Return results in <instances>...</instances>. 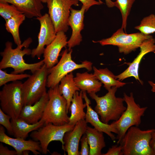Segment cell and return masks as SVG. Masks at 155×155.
<instances>
[{"instance_id":"cell-1","label":"cell","mask_w":155,"mask_h":155,"mask_svg":"<svg viewBox=\"0 0 155 155\" xmlns=\"http://www.w3.org/2000/svg\"><path fill=\"white\" fill-rule=\"evenodd\" d=\"M32 42V38H28L21 45L13 49L12 43L6 42L4 49L0 53L2 59L0 62V69L11 68L13 69L11 73L18 74L27 70L33 73L40 68L44 64L43 59L36 63H28L23 58L25 55H31L32 50L28 47Z\"/></svg>"},{"instance_id":"cell-2","label":"cell","mask_w":155,"mask_h":155,"mask_svg":"<svg viewBox=\"0 0 155 155\" xmlns=\"http://www.w3.org/2000/svg\"><path fill=\"white\" fill-rule=\"evenodd\" d=\"M117 89L116 87H112L105 95L101 97L96 93L89 94L96 102L95 111L100 116L101 121L105 123L118 120L126 108L123 104V98L115 96Z\"/></svg>"},{"instance_id":"cell-3","label":"cell","mask_w":155,"mask_h":155,"mask_svg":"<svg viewBox=\"0 0 155 155\" xmlns=\"http://www.w3.org/2000/svg\"><path fill=\"white\" fill-rule=\"evenodd\" d=\"M154 129L146 130L133 126L127 131L119 144L124 155H155L150 145Z\"/></svg>"},{"instance_id":"cell-4","label":"cell","mask_w":155,"mask_h":155,"mask_svg":"<svg viewBox=\"0 0 155 155\" xmlns=\"http://www.w3.org/2000/svg\"><path fill=\"white\" fill-rule=\"evenodd\" d=\"M123 98L127 104L126 108L118 120L111 123L118 131L116 137L118 144L130 127H138L141 124V117L147 108V107H141L136 103L132 92L129 96L124 93Z\"/></svg>"},{"instance_id":"cell-5","label":"cell","mask_w":155,"mask_h":155,"mask_svg":"<svg viewBox=\"0 0 155 155\" xmlns=\"http://www.w3.org/2000/svg\"><path fill=\"white\" fill-rule=\"evenodd\" d=\"M47 92L49 100L41 120L44 124L50 123L60 125L68 123L69 117L67 112V102L60 94L58 85L49 88Z\"/></svg>"},{"instance_id":"cell-6","label":"cell","mask_w":155,"mask_h":155,"mask_svg":"<svg viewBox=\"0 0 155 155\" xmlns=\"http://www.w3.org/2000/svg\"><path fill=\"white\" fill-rule=\"evenodd\" d=\"M22 84L18 80L6 84L0 91V108L11 119L19 117L24 105Z\"/></svg>"},{"instance_id":"cell-7","label":"cell","mask_w":155,"mask_h":155,"mask_svg":"<svg viewBox=\"0 0 155 155\" xmlns=\"http://www.w3.org/2000/svg\"><path fill=\"white\" fill-rule=\"evenodd\" d=\"M72 49H66L63 52L60 61L53 67L48 69L46 87L53 88L59 84L61 80L67 75L74 70L85 68L88 71L92 70V63L86 60L80 64L75 63L72 59Z\"/></svg>"},{"instance_id":"cell-8","label":"cell","mask_w":155,"mask_h":155,"mask_svg":"<svg viewBox=\"0 0 155 155\" xmlns=\"http://www.w3.org/2000/svg\"><path fill=\"white\" fill-rule=\"evenodd\" d=\"M152 37L150 35H145L140 32L128 34L121 28L110 37L93 41L98 42L102 46H117L119 53L127 55L140 48L144 41Z\"/></svg>"},{"instance_id":"cell-9","label":"cell","mask_w":155,"mask_h":155,"mask_svg":"<svg viewBox=\"0 0 155 155\" xmlns=\"http://www.w3.org/2000/svg\"><path fill=\"white\" fill-rule=\"evenodd\" d=\"M48 69L44 64L22 84L24 105H32L47 92Z\"/></svg>"},{"instance_id":"cell-10","label":"cell","mask_w":155,"mask_h":155,"mask_svg":"<svg viewBox=\"0 0 155 155\" xmlns=\"http://www.w3.org/2000/svg\"><path fill=\"white\" fill-rule=\"evenodd\" d=\"M74 126L68 123L57 125L49 123L32 132L30 136L33 140L39 142L42 153L46 154L49 151V144L53 141H60L63 149L64 144L63 138L65 133L73 129Z\"/></svg>"},{"instance_id":"cell-11","label":"cell","mask_w":155,"mask_h":155,"mask_svg":"<svg viewBox=\"0 0 155 155\" xmlns=\"http://www.w3.org/2000/svg\"><path fill=\"white\" fill-rule=\"evenodd\" d=\"M46 3L48 14L56 33L66 32L68 29V21L72 5H79L77 0H48Z\"/></svg>"},{"instance_id":"cell-12","label":"cell","mask_w":155,"mask_h":155,"mask_svg":"<svg viewBox=\"0 0 155 155\" xmlns=\"http://www.w3.org/2000/svg\"><path fill=\"white\" fill-rule=\"evenodd\" d=\"M36 19L40 24V31L38 35V44L32 50L31 54L32 57H37L40 59L43 54L45 46L51 43L55 38L56 32L53 23L48 13H46Z\"/></svg>"},{"instance_id":"cell-13","label":"cell","mask_w":155,"mask_h":155,"mask_svg":"<svg viewBox=\"0 0 155 155\" xmlns=\"http://www.w3.org/2000/svg\"><path fill=\"white\" fill-rule=\"evenodd\" d=\"M0 142L13 147L16 151L17 155H28L30 151L35 155L39 154L40 152H42L39 142L10 137L5 133L4 127L2 125L0 126Z\"/></svg>"},{"instance_id":"cell-14","label":"cell","mask_w":155,"mask_h":155,"mask_svg":"<svg viewBox=\"0 0 155 155\" xmlns=\"http://www.w3.org/2000/svg\"><path fill=\"white\" fill-rule=\"evenodd\" d=\"M140 52L132 62L129 64L128 67L119 75H115L116 78L120 81L131 77H134L140 84L143 82L139 78L138 74L139 66L141 60L146 54L155 52V39L153 37L144 41L140 47Z\"/></svg>"},{"instance_id":"cell-15","label":"cell","mask_w":155,"mask_h":155,"mask_svg":"<svg viewBox=\"0 0 155 155\" xmlns=\"http://www.w3.org/2000/svg\"><path fill=\"white\" fill-rule=\"evenodd\" d=\"M86 10L85 7L83 5L80 10L74 9L72 7L70 9L68 25L71 27L72 32L70 38L67 41V46L69 50L79 45L82 41L81 32L84 27V21Z\"/></svg>"},{"instance_id":"cell-16","label":"cell","mask_w":155,"mask_h":155,"mask_svg":"<svg viewBox=\"0 0 155 155\" xmlns=\"http://www.w3.org/2000/svg\"><path fill=\"white\" fill-rule=\"evenodd\" d=\"M85 119L79 121L73 129L66 132L63 137V150L68 155H79V145L82 136L85 134L87 127Z\"/></svg>"},{"instance_id":"cell-17","label":"cell","mask_w":155,"mask_h":155,"mask_svg":"<svg viewBox=\"0 0 155 155\" xmlns=\"http://www.w3.org/2000/svg\"><path fill=\"white\" fill-rule=\"evenodd\" d=\"M67 37L63 32L57 33L53 40L45 48L43 54L44 64L47 68H51L58 61V58L62 49L67 44Z\"/></svg>"},{"instance_id":"cell-18","label":"cell","mask_w":155,"mask_h":155,"mask_svg":"<svg viewBox=\"0 0 155 155\" xmlns=\"http://www.w3.org/2000/svg\"><path fill=\"white\" fill-rule=\"evenodd\" d=\"M83 98L85 99L86 105V112L85 120L87 123H90L98 131L106 134L113 141L116 139V137L113 133L117 134L118 131L113 125L105 123L99 119L98 115L90 105V100L88 98L86 92H83Z\"/></svg>"},{"instance_id":"cell-19","label":"cell","mask_w":155,"mask_h":155,"mask_svg":"<svg viewBox=\"0 0 155 155\" xmlns=\"http://www.w3.org/2000/svg\"><path fill=\"white\" fill-rule=\"evenodd\" d=\"M49 100V95L47 92L34 104L24 105L19 118L30 124L38 122L42 117Z\"/></svg>"},{"instance_id":"cell-20","label":"cell","mask_w":155,"mask_h":155,"mask_svg":"<svg viewBox=\"0 0 155 155\" xmlns=\"http://www.w3.org/2000/svg\"><path fill=\"white\" fill-rule=\"evenodd\" d=\"M15 6L18 9L29 18L41 16L44 8L41 0H0Z\"/></svg>"},{"instance_id":"cell-21","label":"cell","mask_w":155,"mask_h":155,"mask_svg":"<svg viewBox=\"0 0 155 155\" xmlns=\"http://www.w3.org/2000/svg\"><path fill=\"white\" fill-rule=\"evenodd\" d=\"M75 83L80 90L90 94L96 93L101 89L102 83L92 73L87 72L77 73L74 77Z\"/></svg>"},{"instance_id":"cell-22","label":"cell","mask_w":155,"mask_h":155,"mask_svg":"<svg viewBox=\"0 0 155 155\" xmlns=\"http://www.w3.org/2000/svg\"><path fill=\"white\" fill-rule=\"evenodd\" d=\"M13 135L15 137L25 139L31 132L37 130L44 125L43 121L40 120L34 124H30L24 120L18 118L11 119Z\"/></svg>"},{"instance_id":"cell-23","label":"cell","mask_w":155,"mask_h":155,"mask_svg":"<svg viewBox=\"0 0 155 155\" xmlns=\"http://www.w3.org/2000/svg\"><path fill=\"white\" fill-rule=\"evenodd\" d=\"M83 91L81 90L76 91L74 94L70 107L71 116L69 124L75 125L79 121L85 119L86 113L84 109L86 105V103H83Z\"/></svg>"},{"instance_id":"cell-24","label":"cell","mask_w":155,"mask_h":155,"mask_svg":"<svg viewBox=\"0 0 155 155\" xmlns=\"http://www.w3.org/2000/svg\"><path fill=\"white\" fill-rule=\"evenodd\" d=\"M86 134L89 145V155H102L101 151L106 146L103 133L87 126Z\"/></svg>"},{"instance_id":"cell-25","label":"cell","mask_w":155,"mask_h":155,"mask_svg":"<svg viewBox=\"0 0 155 155\" xmlns=\"http://www.w3.org/2000/svg\"><path fill=\"white\" fill-rule=\"evenodd\" d=\"M72 72H71L64 77L61 80L58 85V89L60 94L67 101V112L69 111L70 107L73 96L77 91L80 89L77 86L74 80Z\"/></svg>"},{"instance_id":"cell-26","label":"cell","mask_w":155,"mask_h":155,"mask_svg":"<svg viewBox=\"0 0 155 155\" xmlns=\"http://www.w3.org/2000/svg\"><path fill=\"white\" fill-rule=\"evenodd\" d=\"M94 75L102 84L108 91L113 86L117 88L123 86L126 83L123 82L116 78L115 75L108 68L97 69L93 66Z\"/></svg>"},{"instance_id":"cell-27","label":"cell","mask_w":155,"mask_h":155,"mask_svg":"<svg viewBox=\"0 0 155 155\" xmlns=\"http://www.w3.org/2000/svg\"><path fill=\"white\" fill-rule=\"evenodd\" d=\"M26 17L24 14L21 13L5 21V29L11 34L14 43L17 46L22 44L19 34V29L20 25L25 20Z\"/></svg>"},{"instance_id":"cell-28","label":"cell","mask_w":155,"mask_h":155,"mask_svg":"<svg viewBox=\"0 0 155 155\" xmlns=\"http://www.w3.org/2000/svg\"><path fill=\"white\" fill-rule=\"evenodd\" d=\"M135 0H116L114 2V6L120 11L122 17V24L121 28L125 33L127 21L132 7Z\"/></svg>"},{"instance_id":"cell-29","label":"cell","mask_w":155,"mask_h":155,"mask_svg":"<svg viewBox=\"0 0 155 155\" xmlns=\"http://www.w3.org/2000/svg\"><path fill=\"white\" fill-rule=\"evenodd\" d=\"M135 29L144 34L148 35L155 32V15L151 14L144 18Z\"/></svg>"},{"instance_id":"cell-30","label":"cell","mask_w":155,"mask_h":155,"mask_svg":"<svg viewBox=\"0 0 155 155\" xmlns=\"http://www.w3.org/2000/svg\"><path fill=\"white\" fill-rule=\"evenodd\" d=\"M21 13H22L14 5L0 2V15L5 21Z\"/></svg>"},{"instance_id":"cell-31","label":"cell","mask_w":155,"mask_h":155,"mask_svg":"<svg viewBox=\"0 0 155 155\" xmlns=\"http://www.w3.org/2000/svg\"><path fill=\"white\" fill-rule=\"evenodd\" d=\"M30 75L26 73H8L0 69V86L10 82H14L29 78Z\"/></svg>"},{"instance_id":"cell-32","label":"cell","mask_w":155,"mask_h":155,"mask_svg":"<svg viewBox=\"0 0 155 155\" xmlns=\"http://www.w3.org/2000/svg\"><path fill=\"white\" fill-rule=\"evenodd\" d=\"M11 119V117L4 113L0 108V124L5 128L10 135H13L12 128L10 121Z\"/></svg>"},{"instance_id":"cell-33","label":"cell","mask_w":155,"mask_h":155,"mask_svg":"<svg viewBox=\"0 0 155 155\" xmlns=\"http://www.w3.org/2000/svg\"><path fill=\"white\" fill-rule=\"evenodd\" d=\"M81 148L79 152L80 155H89L90 148L87 138L85 134L82 137L81 140Z\"/></svg>"},{"instance_id":"cell-34","label":"cell","mask_w":155,"mask_h":155,"mask_svg":"<svg viewBox=\"0 0 155 155\" xmlns=\"http://www.w3.org/2000/svg\"><path fill=\"white\" fill-rule=\"evenodd\" d=\"M103 155H124L122 147L120 145L118 146L115 145L112 146L110 148L107 152Z\"/></svg>"},{"instance_id":"cell-35","label":"cell","mask_w":155,"mask_h":155,"mask_svg":"<svg viewBox=\"0 0 155 155\" xmlns=\"http://www.w3.org/2000/svg\"><path fill=\"white\" fill-rule=\"evenodd\" d=\"M80 1L82 5L86 7V11H87L90 7L95 5H100L103 3L102 2L95 0H77Z\"/></svg>"},{"instance_id":"cell-36","label":"cell","mask_w":155,"mask_h":155,"mask_svg":"<svg viewBox=\"0 0 155 155\" xmlns=\"http://www.w3.org/2000/svg\"><path fill=\"white\" fill-rule=\"evenodd\" d=\"M0 155H17V153L15 150H9L1 143L0 144Z\"/></svg>"},{"instance_id":"cell-37","label":"cell","mask_w":155,"mask_h":155,"mask_svg":"<svg viewBox=\"0 0 155 155\" xmlns=\"http://www.w3.org/2000/svg\"><path fill=\"white\" fill-rule=\"evenodd\" d=\"M150 145L152 149L155 152V129H154L152 133Z\"/></svg>"},{"instance_id":"cell-38","label":"cell","mask_w":155,"mask_h":155,"mask_svg":"<svg viewBox=\"0 0 155 155\" xmlns=\"http://www.w3.org/2000/svg\"><path fill=\"white\" fill-rule=\"evenodd\" d=\"M105 1L108 7L111 8L114 7V2L113 1L111 0H105Z\"/></svg>"},{"instance_id":"cell-39","label":"cell","mask_w":155,"mask_h":155,"mask_svg":"<svg viewBox=\"0 0 155 155\" xmlns=\"http://www.w3.org/2000/svg\"><path fill=\"white\" fill-rule=\"evenodd\" d=\"M148 83L152 87L151 91L152 92H155V83L151 81H149Z\"/></svg>"},{"instance_id":"cell-40","label":"cell","mask_w":155,"mask_h":155,"mask_svg":"<svg viewBox=\"0 0 155 155\" xmlns=\"http://www.w3.org/2000/svg\"><path fill=\"white\" fill-rule=\"evenodd\" d=\"M48 0H41L42 3H46Z\"/></svg>"},{"instance_id":"cell-41","label":"cell","mask_w":155,"mask_h":155,"mask_svg":"<svg viewBox=\"0 0 155 155\" xmlns=\"http://www.w3.org/2000/svg\"><path fill=\"white\" fill-rule=\"evenodd\" d=\"M98 1L100 2H102V1L100 0H98Z\"/></svg>"}]
</instances>
